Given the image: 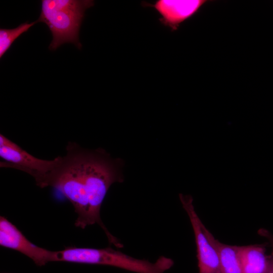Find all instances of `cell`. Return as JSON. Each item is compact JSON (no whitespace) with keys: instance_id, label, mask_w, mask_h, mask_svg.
<instances>
[{"instance_id":"1","label":"cell","mask_w":273,"mask_h":273,"mask_svg":"<svg viewBox=\"0 0 273 273\" xmlns=\"http://www.w3.org/2000/svg\"><path fill=\"white\" fill-rule=\"evenodd\" d=\"M66 155L52 170L36 177V185L54 187L60 191L73 205L77 217L75 225L81 229L90 225L89 204L84 177L85 150L69 142Z\"/></svg>"},{"instance_id":"2","label":"cell","mask_w":273,"mask_h":273,"mask_svg":"<svg viewBox=\"0 0 273 273\" xmlns=\"http://www.w3.org/2000/svg\"><path fill=\"white\" fill-rule=\"evenodd\" d=\"M116 164V161L110 159L103 150L84 151V177L90 224H98L106 235L109 242L117 248H122V244L108 231L100 216L101 207L110 186L123 181Z\"/></svg>"},{"instance_id":"3","label":"cell","mask_w":273,"mask_h":273,"mask_svg":"<svg viewBox=\"0 0 273 273\" xmlns=\"http://www.w3.org/2000/svg\"><path fill=\"white\" fill-rule=\"evenodd\" d=\"M91 0H42L40 15L36 22L45 23L53 35L49 46L56 50L64 43L81 48L79 32L85 11L93 6Z\"/></svg>"},{"instance_id":"4","label":"cell","mask_w":273,"mask_h":273,"mask_svg":"<svg viewBox=\"0 0 273 273\" xmlns=\"http://www.w3.org/2000/svg\"><path fill=\"white\" fill-rule=\"evenodd\" d=\"M56 261L108 265L136 273H165L174 264L172 259L164 256L152 262L132 257L110 247H66L55 251L53 262Z\"/></svg>"},{"instance_id":"5","label":"cell","mask_w":273,"mask_h":273,"mask_svg":"<svg viewBox=\"0 0 273 273\" xmlns=\"http://www.w3.org/2000/svg\"><path fill=\"white\" fill-rule=\"evenodd\" d=\"M1 167L18 169L35 177L52 170L60 163L62 157L52 160L37 158L14 143L3 134H0Z\"/></svg>"},{"instance_id":"6","label":"cell","mask_w":273,"mask_h":273,"mask_svg":"<svg viewBox=\"0 0 273 273\" xmlns=\"http://www.w3.org/2000/svg\"><path fill=\"white\" fill-rule=\"evenodd\" d=\"M179 198L194 233L199 273H221L217 252L205 233V225L195 209L193 197L190 195L179 194Z\"/></svg>"},{"instance_id":"7","label":"cell","mask_w":273,"mask_h":273,"mask_svg":"<svg viewBox=\"0 0 273 273\" xmlns=\"http://www.w3.org/2000/svg\"><path fill=\"white\" fill-rule=\"evenodd\" d=\"M0 245L20 252L39 266L53 262L54 251L32 243L15 225L3 216L0 217Z\"/></svg>"},{"instance_id":"8","label":"cell","mask_w":273,"mask_h":273,"mask_svg":"<svg viewBox=\"0 0 273 273\" xmlns=\"http://www.w3.org/2000/svg\"><path fill=\"white\" fill-rule=\"evenodd\" d=\"M205 3V1L158 0L154 4L143 3L145 7L154 8L160 15L161 24L177 30L180 24L192 17Z\"/></svg>"},{"instance_id":"9","label":"cell","mask_w":273,"mask_h":273,"mask_svg":"<svg viewBox=\"0 0 273 273\" xmlns=\"http://www.w3.org/2000/svg\"><path fill=\"white\" fill-rule=\"evenodd\" d=\"M204 232L216 250L221 273H243L239 255V246H233L219 242L204 226Z\"/></svg>"},{"instance_id":"10","label":"cell","mask_w":273,"mask_h":273,"mask_svg":"<svg viewBox=\"0 0 273 273\" xmlns=\"http://www.w3.org/2000/svg\"><path fill=\"white\" fill-rule=\"evenodd\" d=\"M243 273H265L269 267L268 255L262 245L239 246Z\"/></svg>"},{"instance_id":"11","label":"cell","mask_w":273,"mask_h":273,"mask_svg":"<svg viewBox=\"0 0 273 273\" xmlns=\"http://www.w3.org/2000/svg\"><path fill=\"white\" fill-rule=\"evenodd\" d=\"M36 22H25L13 29H0V58L10 48L14 41Z\"/></svg>"},{"instance_id":"12","label":"cell","mask_w":273,"mask_h":273,"mask_svg":"<svg viewBox=\"0 0 273 273\" xmlns=\"http://www.w3.org/2000/svg\"><path fill=\"white\" fill-rule=\"evenodd\" d=\"M258 234L268 240L273 249V234L264 229H260L258 231Z\"/></svg>"},{"instance_id":"13","label":"cell","mask_w":273,"mask_h":273,"mask_svg":"<svg viewBox=\"0 0 273 273\" xmlns=\"http://www.w3.org/2000/svg\"><path fill=\"white\" fill-rule=\"evenodd\" d=\"M265 273H273V271L269 266L268 270Z\"/></svg>"}]
</instances>
